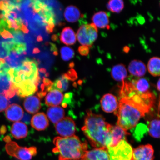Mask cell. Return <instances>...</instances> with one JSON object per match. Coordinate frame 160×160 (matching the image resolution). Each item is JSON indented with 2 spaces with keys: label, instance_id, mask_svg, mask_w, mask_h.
Wrapping results in <instances>:
<instances>
[{
  "label": "cell",
  "instance_id": "obj_15",
  "mask_svg": "<svg viewBox=\"0 0 160 160\" xmlns=\"http://www.w3.org/2000/svg\"><path fill=\"white\" fill-rule=\"evenodd\" d=\"M111 133L112 141L111 147L117 145L122 140H126L127 136L130 135L127 130L118 125H112Z\"/></svg>",
  "mask_w": 160,
  "mask_h": 160
},
{
  "label": "cell",
  "instance_id": "obj_34",
  "mask_svg": "<svg viewBox=\"0 0 160 160\" xmlns=\"http://www.w3.org/2000/svg\"><path fill=\"white\" fill-rule=\"evenodd\" d=\"M59 78L61 80L62 82V85L63 86V91L67 90L69 86V80H68L66 78L64 77L62 75L61 77Z\"/></svg>",
  "mask_w": 160,
  "mask_h": 160
},
{
  "label": "cell",
  "instance_id": "obj_32",
  "mask_svg": "<svg viewBox=\"0 0 160 160\" xmlns=\"http://www.w3.org/2000/svg\"><path fill=\"white\" fill-rule=\"evenodd\" d=\"M79 53L82 56H87L89 55V47L86 46H80L78 49Z\"/></svg>",
  "mask_w": 160,
  "mask_h": 160
},
{
  "label": "cell",
  "instance_id": "obj_11",
  "mask_svg": "<svg viewBox=\"0 0 160 160\" xmlns=\"http://www.w3.org/2000/svg\"><path fill=\"white\" fill-rule=\"evenodd\" d=\"M24 112L22 108L17 104L10 105L6 109L7 118L11 122H18L22 118Z\"/></svg>",
  "mask_w": 160,
  "mask_h": 160
},
{
  "label": "cell",
  "instance_id": "obj_41",
  "mask_svg": "<svg viewBox=\"0 0 160 160\" xmlns=\"http://www.w3.org/2000/svg\"><path fill=\"white\" fill-rule=\"evenodd\" d=\"M51 38L53 42L57 41L59 39V35L57 34L53 35L52 36Z\"/></svg>",
  "mask_w": 160,
  "mask_h": 160
},
{
  "label": "cell",
  "instance_id": "obj_12",
  "mask_svg": "<svg viewBox=\"0 0 160 160\" xmlns=\"http://www.w3.org/2000/svg\"><path fill=\"white\" fill-rule=\"evenodd\" d=\"M128 71L131 75L134 77H141L145 74L147 67L142 61L133 60L130 62L128 67Z\"/></svg>",
  "mask_w": 160,
  "mask_h": 160
},
{
  "label": "cell",
  "instance_id": "obj_2",
  "mask_svg": "<svg viewBox=\"0 0 160 160\" xmlns=\"http://www.w3.org/2000/svg\"><path fill=\"white\" fill-rule=\"evenodd\" d=\"M37 60L26 58L21 65L10 68L7 75L10 80V87L21 97L33 94L38 90L41 81Z\"/></svg>",
  "mask_w": 160,
  "mask_h": 160
},
{
  "label": "cell",
  "instance_id": "obj_33",
  "mask_svg": "<svg viewBox=\"0 0 160 160\" xmlns=\"http://www.w3.org/2000/svg\"><path fill=\"white\" fill-rule=\"evenodd\" d=\"M3 93L8 100L13 97L16 94L15 92L13 90L9 88V89L5 90Z\"/></svg>",
  "mask_w": 160,
  "mask_h": 160
},
{
  "label": "cell",
  "instance_id": "obj_4",
  "mask_svg": "<svg viewBox=\"0 0 160 160\" xmlns=\"http://www.w3.org/2000/svg\"><path fill=\"white\" fill-rule=\"evenodd\" d=\"M53 153L59 155V160H82L87 151V142H82L78 137H57L53 139Z\"/></svg>",
  "mask_w": 160,
  "mask_h": 160
},
{
  "label": "cell",
  "instance_id": "obj_35",
  "mask_svg": "<svg viewBox=\"0 0 160 160\" xmlns=\"http://www.w3.org/2000/svg\"><path fill=\"white\" fill-rule=\"evenodd\" d=\"M55 27V24L54 23L49 24L45 28L46 32L50 34L53 32V29Z\"/></svg>",
  "mask_w": 160,
  "mask_h": 160
},
{
  "label": "cell",
  "instance_id": "obj_18",
  "mask_svg": "<svg viewBox=\"0 0 160 160\" xmlns=\"http://www.w3.org/2000/svg\"><path fill=\"white\" fill-rule=\"evenodd\" d=\"M87 24L81 26L77 32V37L78 41L81 45L91 48L93 43L91 41V36L87 27Z\"/></svg>",
  "mask_w": 160,
  "mask_h": 160
},
{
  "label": "cell",
  "instance_id": "obj_42",
  "mask_svg": "<svg viewBox=\"0 0 160 160\" xmlns=\"http://www.w3.org/2000/svg\"><path fill=\"white\" fill-rule=\"evenodd\" d=\"M3 141L7 142V143L11 141V138H10L9 136H6L3 139Z\"/></svg>",
  "mask_w": 160,
  "mask_h": 160
},
{
  "label": "cell",
  "instance_id": "obj_17",
  "mask_svg": "<svg viewBox=\"0 0 160 160\" xmlns=\"http://www.w3.org/2000/svg\"><path fill=\"white\" fill-rule=\"evenodd\" d=\"M11 133L13 137L17 139L24 138L28 134L27 126L22 122H15L12 125Z\"/></svg>",
  "mask_w": 160,
  "mask_h": 160
},
{
  "label": "cell",
  "instance_id": "obj_29",
  "mask_svg": "<svg viewBox=\"0 0 160 160\" xmlns=\"http://www.w3.org/2000/svg\"><path fill=\"white\" fill-rule=\"evenodd\" d=\"M137 128H136L134 136L136 139H140L146 132L148 128L145 125L142 124H140Z\"/></svg>",
  "mask_w": 160,
  "mask_h": 160
},
{
  "label": "cell",
  "instance_id": "obj_49",
  "mask_svg": "<svg viewBox=\"0 0 160 160\" xmlns=\"http://www.w3.org/2000/svg\"><path fill=\"white\" fill-rule=\"evenodd\" d=\"M158 111H159V113H160V96L159 101V105H158Z\"/></svg>",
  "mask_w": 160,
  "mask_h": 160
},
{
  "label": "cell",
  "instance_id": "obj_43",
  "mask_svg": "<svg viewBox=\"0 0 160 160\" xmlns=\"http://www.w3.org/2000/svg\"><path fill=\"white\" fill-rule=\"evenodd\" d=\"M41 52V51L39 50L38 48H35L33 49L32 53L33 54H38Z\"/></svg>",
  "mask_w": 160,
  "mask_h": 160
},
{
  "label": "cell",
  "instance_id": "obj_21",
  "mask_svg": "<svg viewBox=\"0 0 160 160\" xmlns=\"http://www.w3.org/2000/svg\"><path fill=\"white\" fill-rule=\"evenodd\" d=\"M60 39L62 43L68 46L74 44L77 41L75 32L69 27L63 29L60 36Z\"/></svg>",
  "mask_w": 160,
  "mask_h": 160
},
{
  "label": "cell",
  "instance_id": "obj_36",
  "mask_svg": "<svg viewBox=\"0 0 160 160\" xmlns=\"http://www.w3.org/2000/svg\"><path fill=\"white\" fill-rule=\"evenodd\" d=\"M31 117L28 114L25 113L23 115L22 118V121H23L24 123L29 124L30 121H31Z\"/></svg>",
  "mask_w": 160,
  "mask_h": 160
},
{
  "label": "cell",
  "instance_id": "obj_50",
  "mask_svg": "<svg viewBox=\"0 0 160 160\" xmlns=\"http://www.w3.org/2000/svg\"><path fill=\"white\" fill-rule=\"evenodd\" d=\"M45 77H48L49 76V73H47L45 74Z\"/></svg>",
  "mask_w": 160,
  "mask_h": 160
},
{
  "label": "cell",
  "instance_id": "obj_44",
  "mask_svg": "<svg viewBox=\"0 0 160 160\" xmlns=\"http://www.w3.org/2000/svg\"><path fill=\"white\" fill-rule=\"evenodd\" d=\"M37 40L38 42H42L43 41V37L41 35H39L38 36Z\"/></svg>",
  "mask_w": 160,
  "mask_h": 160
},
{
  "label": "cell",
  "instance_id": "obj_26",
  "mask_svg": "<svg viewBox=\"0 0 160 160\" xmlns=\"http://www.w3.org/2000/svg\"><path fill=\"white\" fill-rule=\"evenodd\" d=\"M148 130L151 137L160 138V119L152 120L148 126Z\"/></svg>",
  "mask_w": 160,
  "mask_h": 160
},
{
  "label": "cell",
  "instance_id": "obj_20",
  "mask_svg": "<svg viewBox=\"0 0 160 160\" xmlns=\"http://www.w3.org/2000/svg\"><path fill=\"white\" fill-rule=\"evenodd\" d=\"M64 110L61 107H51L48 109L47 115L50 121L54 124L63 119L65 116Z\"/></svg>",
  "mask_w": 160,
  "mask_h": 160
},
{
  "label": "cell",
  "instance_id": "obj_8",
  "mask_svg": "<svg viewBox=\"0 0 160 160\" xmlns=\"http://www.w3.org/2000/svg\"><path fill=\"white\" fill-rule=\"evenodd\" d=\"M154 151L152 146L148 144L139 146L133 150V160H153Z\"/></svg>",
  "mask_w": 160,
  "mask_h": 160
},
{
  "label": "cell",
  "instance_id": "obj_46",
  "mask_svg": "<svg viewBox=\"0 0 160 160\" xmlns=\"http://www.w3.org/2000/svg\"><path fill=\"white\" fill-rule=\"evenodd\" d=\"M75 66V63L73 62H72L71 63H69V68H72Z\"/></svg>",
  "mask_w": 160,
  "mask_h": 160
},
{
  "label": "cell",
  "instance_id": "obj_31",
  "mask_svg": "<svg viewBox=\"0 0 160 160\" xmlns=\"http://www.w3.org/2000/svg\"><path fill=\"white\" fill-rule=\"evenodd\" d=\"M63 75L69 81H74L78 78L77 72L73 69H69L67 73L63 74Z\"/></svg>",
  "mask_w": 160,
  "mask_h": 160
},
{
  "label": "cell",
  "instance_id": "obj_40",
  "mask_svg": "<svg viewBox=\"0 0 160 160\" xmlns=\"http://www.w3.org/2000/svg\"><path fill=\"white\" fill-rule=\"evenodd\" d=\"M21 31H22L23 33H28L29 32V30L28 29L27 26L24 24L21 28Z\"/></svg>",
  "mask_w": 160,
  "mask_h": 160
},
{
  "label": "cell",
  "instance_id": "obj_14",
  "mask_svg": "<svg viewBox=\"0 0 160 160\" xmlns=\"http://www.w3.org/2000/svg\"><path fill=\"white\" fill-rule=\"evenodd\" d=\"M23 105L26 111L32 114L37 113L41 107V101L35 96H29L26 98Z\"/></svg>",
  "mask_w": 160,
  "mask_h": 160
},
{
  "label": "cell",
  "instance_id": "obj_23",
  "mask_svg": "<svg viewBox=\"0 0 160 160\" xmlns=\"http://www.w3.org/2000/svg\"><path fill=\"white\" fill-rule=\"evenodd\" d=\"M64 17L66 21L69 22H75L79 19L80 12L75 6H70L66 8Z\"/></svg>",
  "mask_w": 160,
  "mask_h": 160
},
{
  "label": "cell",
  "instance_id": "obj_25",
  "mask_svg": "<svg viewBox=\"0 0 160 160\" xmlns=\"http://www.w3.org/2000/svg\"><path fill=\"white\" fill-rule=\"evenodd\" d=\"M132 82L134 87L139 92L145 93L150 91L149 90V82L145 78H140L139 79Z\"/></svg>",
  "mask_w": 160,
  "mask_h": 160
},
{
  "label": "cell",
  "instance_id": "obj_45",
  "mask_svg": "<svg viewBox=\"0 0 160 160\" xmlns=\"http://www.w3.org/2000/svg\"><path fill=\"white\" fill-rule=\"evenodd\" d=\"M40 72L43 73L45 74L46 73V72H47V70L45 68H41L39 70Z\"/></svg>",
  "mask_w": 160,
  "mask_h": 160
},
{
  "label": "cell",
  "instance_id": "obj_51",
  "mask_svg": "<svg viewBox=\"0 0 160 160\" xmlns=\"http://www.w3.org/2000/svg\"></svg>",
  "mask_w": 160,
  "mask_h": 160
},
{
  "label": "cell",
  "instance_id": "obj_13",
  "mask_svg": "<svg viewBox=\"0 0 160 160\" xmlns=\"http://www.w3.org/2000/svg\"><path fill=\"white\" fill-rule=\"evenodd\" d=\"M31 125L32 127L37 131H43L48 127V119L45 113H38L32 118Z\"/></svg>",
  "mask_w": 160,
  "mask_h": 160
},
{
  "label": "cell",
  "instance_id": "obj_30",
  "mask_svg": "<svg viewBox=\"0 0 160 160\" xmlns=\"http://www.w3.org/2000/svg\"><path fill=\"white\" fill-rule=\"evenodd\" d=\"M10 102L3 93H0V112L4 111L10 105Z\"/></svg>",
  "mask_w": 160,
  "mask_h": 160
},
{
  "label": "cell",
  "instance_id": "obj_22",
  "mask_svg": "<svg viewBox=\"0 0 160 160\" xmlns=\"http://www.w3.org/2000/svg\"><path fill=\"white\" fill-rule=\"evenodd\" d=\"M111 75L115 81L123 82L128 76L127 68L122 64L115 65L111 70Z\"/></svg>",
  "mask_w": 160,
  "mask_h": 160
},
{
  "label": "cell",
  "instance_id": "obj_37",
  "mask_svg": "<svg viewBox=\"0 0 160 160\" xmlns=\"http://www.w3.org/2000/svg\"><path fill=\"white\" fill-rule=\"evenodd\" d=\"M6 64H7V63H6L5 60L0 58V73Z\"/></svg>",
  "mask_w": 160,
  "mask_h": 160
},
{
  "label": "cell",
  "instance_id": "obj_19",
  "mask_svg": "<svg viewBox=\"0 0 160 160\" xmlns=\"http://www.w3.org/2000/svg\"><path fill=\"white\" fill-rule=\"evenodd\" d=\"M92 21L96 27L101 29L109 28L108 15L105 12L100 11L96 13L92 18Z\"/></svg>",
  "mask_w": 160,
  "mask_h": 160
},
{
  "label": "cell",
  "instance_id": "obj_47",
  "mask_svg": "<svg viewBox=\"0 0 160 160\" xmlns=\"http://www.w3.org/2000/svg\"><path fill=\"white\" fill-rule=\"evenodd\" d=\"M157 89L160 92V78L158 80V81L157 82Z\"/></svg>",
  "mask_w": 160,
  "mask_h": 160
},
{
  "label": "cell",
  "instance_id": "obj_6",
  "mask_svg": "<svg viewBox=\"0 0 160 160\" xmlns=\"http://www.w3.org/2000/svg\"><path fill=\"white\" fill-rule=\"evenodd\" d=\"M5 149L8 154L19 160H31L37 153L35 147H20L16 142L12 141L7 143Z\"/></svg>",
  "mask_w": 160,
  "mask_h": 160
},
{
  "label": "cell",
  "instance_id": "obj_16",
  "mask_svg": "<svg viewBox=\"0 0 160 160\" xmlns=\"http://www.w3.org/2000/svg\"><path fill=\"white\" fill-rule=\"evenodd\" d=\"M63 98L61 92L56 89L51 90L45 97V104L49 107H56L62 103Z\"/></svg>",
  "mask_w": 160,
  "mask_h": 160
},
{
  "label": "cell",
  "instance_id": "obj_27",
  "mask_svg": "<svg viewBox=\"0 0 160 160\" xmlns=\"http://www.w3.org/2000/svg\"><path fill=\"white\" fill-rule=\"evenodd\" d=\"M107 7L112 12L119 13L124 8V3L122 0H111L108 2Z\"/></svg>",
  "mask_w": 160,
  "mask_h": 160
},
{
  "label": "cell",
  "instance_id": "obj_48",
  "mask_svg": "<svg viewBox=\"0 0 160 160\" xmlns=\"http://www.w3.org/2000/svg\"><path fill=\"white\" fill-rule=\"evenodd\" d=\"M53 55L55 56H57L58 55V51H55L54 52H53Z\"/></svg>",
  "mask_w": 160,
  "mask_h": 160
},
{
  "label": "cell",
  "instance_id": "obj_1",
  "mask_svg": "<svg viewBox=\"0 0 160 160\" xmlns=\"http://www.w3.org/2000/svg\"><path fill=\"white\" fill-rule=\"evenodd\" d=\"M119 96L118 107L114 113L118 117L117 125L127 131L134 128L148 113L155 99L152 92L140 93L131 86L120 90Z\"/></svg>",
  "mask_w": 160,
  "mask_h": 160
},
{
  "label": "cell",
  "instance_id": "obj_10",
  "mask_svg": "<svg viewBox=\"0 0 160 160\" xmlns=\"http://www.w3.org/2000/svg\"><path fill=\"white\" fill-rule=\"evenodd\" d=\"M82 160H110L107 148H95L87 151Z\"/></svg>",
  "mask_w": 160,
  "mask_h": 160
},
{
  "label": "cell",
  "instance_id": "obj_38",
  "mask_svg": "<svg viewBox=\"0 0 160 160\" xmlns=\"http://www.w3.org/2000/svg\"><path fill=\"white\" fill-rule=\"evenodd\" d=\"M49 45L51 46V51L53 52H54L58 51L57 46L55 44L50 42Z\"/></svg>",
  "mask_w": 160,
  "mask_h": 160
},
{
  "label": "cell",
  "instance_id": "obj_9",
  "mask_svg": "<svg viewBox=\"0 0 160 160\" xmlns=\"http://www.w3.org/2000/svg\"><path fill=\"white\" fill-rule=\"evenodd\" d=\"M102 109L106 113L115 112L117 111L119 103L117 97L111 93L104 95L101 100Z\"/></svg>",
  "mask_w": 160,
  "mask_h": 160
},
{
  "label": "cell",
  "instance_id": "obj_39",
  "mask_svg": "<svg viewBox=\"0 0 160 160\" xmlns=\"http://www.w3.org/2000/svg\"><path fill=\"white\" fill-rule=\"evenodd\" d=\"M7 128L5 125H2L0 129V133L2 135H4L7 132Z\"/></svg>",
  "mask_w": 160,
  "mask_h": 160
},
{
  "label": "cell",
  "instance_id": "obj_7",
  "mask_svg": "<svg viewBox=\"0 0 160 160\" xmlns=\"http://www.w3.org/2000/svg\"><path fill=\"white\" fill-rule=\"evenodd\" d=\"M57 132L62 137H69L74 135L76 126L74 121L71 118H64L56 124Z\"/></svg>",
  "mask_w": 160,
  "mask_h": 160
},
{
  "label": "cell",
  "instance_id": "obj_28",
  "mask_svg": "<svg viewBox=\"0 0 160 160\" xmlns=\"http://www.w3.org/2000/svg\"><path fill=\"white\" fill-rule=\"evenodd\" d=\"M62 59L64 61H68L72 58L75 55L73 50L68 47H63L60 51Z\"/></svg>",
  "mask_w": 160,
  "mask_h": 160
},
{
  "label": "cell",
  "instance_id": "obj_5",
  "mask_svg": "<svg viewBox=\"0 0 160 160\" xmlns=\"http://www.w3.org/2000/svg\"><path fill=\"white\" fill-rule=\"evenodd\" d=\"M110 160H133L132 147L126 140L117 145L107 148Z\"/></svg>",
  "mask_w": 160,
  "mask_h": 160
},
{
  "label": "cell",
  "instance_id": "obj_3",
  "mask_svg": "<svg viewBox=\"0 0 160 160\" xmlns=\"http://www.w3.org/2000/svg\"><path fill=\"white\" fill-rule=\"evenodd\" d=\"M84 125L82 131L89 139L90 143L95 148L111 147L112 141L111 133L112 125L105 121L101 115L87 111Z\"/></svg>",
  "mask_w": 160,
  "mask_h": 160
},
{
  "label": "cell",
  "instance_id": "obj_24",
  "mask_svg": "<svg viewBox=\"0 0 160 160\" xmlns=\"http://www.w3.org/2000/svg\"><path fill=\"white\" fill-rule=\"evenodd\" d=\"M147 67L149 72L153 77L160 76V58H151L148 62Z\"/></svg>",
  "mask_w": 160,
  "mask_h": 160
}]
</instances>
